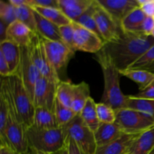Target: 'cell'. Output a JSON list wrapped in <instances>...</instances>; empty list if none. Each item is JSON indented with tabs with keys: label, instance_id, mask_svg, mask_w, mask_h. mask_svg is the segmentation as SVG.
Masks as SVG:
<instances>
[{
	"label": "cell",
	"instance_id": "cell-22",
	"mask_svg": "<svg viewBox=\"0 0 154 154\" xmlns=\"http://www.w3.org/2000/svg\"><path fill=\"white\" fill-rule=\"evenodd\" d=\"M32 126L39 129L60 127L54 111L44 108H35Z\"/></svg>",
	"mask_w": 154,
	"mask_h": 154
},
{
	"label": "cell",
	"instance_id": "cell-42",
	"mask_svg": "<svg viewBox=\"0 0 154 154\" xmlns=\"http://www.w3.org/2000/svg\"><path fill=\"white\" fill-rule=\"evenodd\" d=\"M67 146L69 154H84L81 149L77 146L75 141L69 138H68L67 139Z\"/></svg>",
	"mask_w": 154,
	"mask_h": 154
},
{
	"label": "cell",
	"instance_id": "cell-16",
	"mask_svg": "<svg viewBox=\"0 0 154 154\" xmlns=\"http://www.w3.org/2000/svg\"><path fill=\"white\" fill-rule=\"evenodd\" d=\"M36 33L20 21L12 23L7 28L6 40L14 42L20 47H28Z\"/></svg>",
	"mask_w": 154,
	"mask_h": 154
},
{
	"label": "cell",
	"instance_id": "cell-14",
	"mask_svg": "<svg viewBox=\"0 0 154 154\" xmlns=\"http://www.w3.org/2000/svg\"><path fill=\"white\" fill-rule=\"evenodd\" d=\"M96 2L120 25L129 12L140 6L138 0H96Z\"/></svg>",
	"mask_w": 154,
	"mask_h": 154
},
{
	"label": "cell",
	"instance_id": "cell-37",
	"mask_svg": "<svg viewBox=\"0 0 154 154\" xmlns=\"http://www.w3.org/2000/svg\"><path fill=\"white\" fill-rule=\"evenodd\" d=\"M9 117V107L7 100L0 93V135L4 132Z\"/></svg>",
	"mask_w": 154,
	"mask_h": 154
},
{
	"label": "cell",
	"instance_id": "cell-39",
	"mask_svg": "<svg viewBox=\"0 0 154 154\" xmlns=\"http://www.w3.org/2000/svg\"><path fill=\"white\" fill-rule=\"evenodd\" d=\"M154 29V17L147 15L141 26V32L147 36H152Z\"/></svg>",
	"mask_w": 154,
	"mask_h": 154
},
{
	"label": "cell",
	"instance_id": "cell-7",
	"mask_svg": "<svg viewBox=\"0 0 154 154\" xmlns=\"http://www.w3.org/2000/svg\"><path fill=\"white\" fill-rule=\"evenodd\" d=\"M63 128L67 138L73 140L83 153L96 154L97 144L94 132L87 126L79 114Z\"/></svg>",
	"mask_w": 154,
	"mask_h": 154
},
{
	"label": "cell",
	"instance_id": "cell-2",
	"mask_svg": "<svg viewBox=\"0 0 154 154\" xmlns=\"http://www.w3.org/2000/svg\"><path fill=\"white\" fill-rule=\"evenodd\" d=\"M0 93L5 96L17 119L26 129L33 125L35 107L18 75L2 78Z\"/></svg>",
	"mask_w": 154,
	"mask_h": 154
},
{
	"label": "cell",
	"instance_id": "cell-32",
	"mask_svg": "<svg viewBox=\"0 0 154 154\" xmlns=\"http://www.w3.org/2000/svg\"><path fill=\"white\" fill-rule=\"evenodd\" d=\"M54 112L60 127H63L66 125H67L77 115H78L72 108L63 105L57 99L56 100Z\"/></svg>",
	"mask_w": 154,
	"mask_h": 154
},
{
	"label": "cell",
	"instance_id": "cell-23",
	"mask_svg": "<svg viewBox=\"0 0 154 154\" xmlns=\"http://www.w3.org/2000/svg\"><path fill=\"white\" fill-rule=\"evenodd\" d=\"M120 73L138 84L140 91L145 90L154 81V74L142 69H128L120 71Z\"/></svg>",
	"mask_w": 154,
	"mask_h": 154
},
{
	"label": "cell",
	"instance_id": "cell-10",
	"mask_svg": "<svg viewBox=\"0 0 154 154\" xmlns=\"http://www.w3.org/2000/svg\"><path fill=\"white\" fill-rule=\"evenodd\" d=\"M74 26V42L76 51L97 54L102 49L105 42L98 35L76 22Z\"/></svg>",
	"mask_w": 154,
	"mask_h": 154
},
{
	"label": "cell",
	"instance_id": "cell-31",
	"mask_svg": "<svg viewBox=\"0 0 154 154\" xmlns=\"http://www.w3.org/2000/svg\"><path fill=\"white\" fill-rule=\"evenodd\" d=\"M17 20L20 21L28 26L35 33L36 32V22L33 8L29 5H24L19 8H16Z\"/></svg>",
	"mask_w": 154,
	"mask_h": 154
},
{
	"label": "cell",
	"instance_id": "cell-21",
	"mask_svg": "<svg viewBox=\"0 0 154 154\" xmlns=\"http://www.w3.org/2000/svg\"><path fill=\"white\" fill-rule=\"evenodd\" d=\"M147 17L141 6L129 12L120 23V28L125 32H141V26Z\"/></svg>",
	"mask_w": 154,
	"mask_h": 154
},
{
	"label": "cell",
	"instance_id": "cell-44",
	"mask_svg": "<svg viewBox=\"0 0 154 154\" xmlns=\"http://www.w3.org/2000/svg\"><path fill=\"white\" fill-rule=\"evenodd\" d=\"M8 1L15 8H19L24 5H28V0H8Z\"/></svg>",
	"mask_w": 154,
	"mask_h": 154
},
{
	"label": "cell",
	"instance_id": "cell-6",
	"mask_svg": "<svg viewBox=\"0 0 154 154\" xmlns=\"http://www.w3.org/2000/svg\"><path fill=\"white\" fill-rule=\"evenodd\" d=\"M116 111V121L124 134L141 135L154 126V120L137 110L123 108Z\"/></svg>",
	"mask_w": 154,
	"mask_h": 154
},
{
	"label": "cell",
	"instance_id": "cell-13",
	"mask_svg": "<svg viewBox=\"0 0 154 154\" xmlns=\"http://www.w3.org/2000/svg\"><path fill=\"white\" fill-rule=\"evenodd\" d=\"M94 17L98 30L105 43L114 40L120 35L122 32L120 24L98 3Z\"/></svg>",
	"mask_w": 154,
	"mask_h": 154
},
{
	"label": "cell",
	"instance_id": "cell-8",
	"mask_svg": "<svg viewBox=\"0 0 154 154\" xmlns=\"http://www.w3.org/2000/svg\"><path fill=\"white\" fill-rule=\"evenodd\" d=\"M42 38V37H41ZM45 52L52 69L60 81L66 74L67 66L75 52L63 42H54L42 38Z\"/></svg>",
	"mask_w": 154,
	"mask_h": 154
},
{
	"label": "cell",
	"instance_id": "cell-33",
	"mask_svg": "<svg viewBox=\"0 0 154 154\" xmlns=\"http://www.w3.org/2000/svg\"><path fill=\"white\" fill-rule=\"evenodd\" d=\"M129 69H142L154 74V45L147 50Z\"/></svg>",
	"mask_w": 154,
	"mask_h": 154
},
{
	"label": "cell",
	"instance_id": "cell-35",
	"mask_svg": "<svg viewBox=\"0 0 154 154\" xmlns=\"http://www.w3.org/2000/svg\"><path fill=\"white\" fill-rule=\"evenodd\" d=\"M96 112L101 123H114L116 121V111L105 103L96 104Z\"/></svg>",
	"mask_w": 154,
	"mask_h": 154
},
{
	"label": "cell",
	"instance_id": "cell-4",
	"mask_svg": "<svg viewBox=\"0 0 154 154\" xmlns=\"http://www.w3.org/2000/svg\"><path fill=\"white\" fill-rule=\"evenodd\" d=\"M29 147L46 154H55L67 144V135L63 127L39 129L32 126L26 129Z\"/></svg>",
	"mask_w": 154,
	"mask_h": 154
},
{
	"label": "cell",
	"instance_id": "cell-49",
	"mask_svg": "<svg viewBox=\"0 0 154 154\" xmlns=\"http://www.w3.org/2000/svg\"><path fill=\"white\" fill-rule=\"evenodd\" d=\"M129 154H131V152H130V153H129Z\"/></svg>",
	"mask_w": 154,
	"mask_h": 154
},
{
	"label": "cell",
	"instance_id": "cell-43",
	"mask_svg": "<svg viewBox=\"0 0 154 154\" xmlns=\"http://www.w3.org/2000/svg\"><path fill=\"white\" fill-rule=\"evenodd\" d=\"M7 26L4 23L0 21V43L6 40V38H7Z\"/></svg>",
	"mask_w": 154,
	"mask_h": 154
},
{
	"label": "cell",
	"instance_id": "cell-17",
	"mask_svg": "<svg viewBox=\"0 0 154 154\" xmlns=\"http://www.w3.org/2000/svg\"><path fill=\"white\" fill-rule=\"evenodd\" d=\"M0 54H2L8 65L11 75H18L21 62L20 47L14 42L5 40L0 43Z\"/></svg>",
	"mask_w": 154,
	"mask_h": 154
},
{
	"label": "cell",
	"instance_id": "cell-47",
	"mask_svg": "<svg viewBox=\"0 0 154 154\" xmlns=\"http://www.w3.org/2000/svg\"><path fill=\"white\" fill-rule=\"evenodd\" d=\"M55 154H69V149H68L67 144H66V146L64 147V148L62 149L60 151H59L58 153H57Z\"/></svg>",
	"mask_w": 154,
	"mask_h": 154
},
{
	"label": "cell",
	"instance_id": "cell-1",
	"mask_svg": "<svg viewBox=\"0 0 154 154\" xmlns=\"http://www.w3.org/2000/svg\"><path fill=\"white\" fill-rule=\"evenodd\" d=\"M153 45V36L122 31L117 38L105 43L101 51L120 72L129 69Z\"/></svg>",
	"mask_w": 154,
	"mask_h": 154
},
{
	"label": "cell",
	"instance_id": "cell-5",
	"mask_svg": "<svg viewBox=\"0 0 154 154\" xmlns=\"http://www.w3.org/2000/svg\"><path fill=\"white\" fill-rule=\"evenodd\" d=\"M8 107V120L4 132L0 135V144L8 146L17 154H26L29 150L27 129L18 120L16 113L9 104Z\"/></svg>",
	"mask_w": 154,
	"mask_h": 154
},
{
	"label": "cell",
	"instance_id": "cell-15",
	"mask_svg": "<svg viewBox=\"0 0 154 154\" xmlns=\"http://www.w3.org/2000/svg\"><path fill=\"white\" fill-rule=\"evenodd\" d=\"M139 135L124 134L106 145L98 147L96 154H129Z\"/></svg>",
	"mask_w": 154,
	"mask_h": 154
},
{
	"label": "cell",
	"instance_id": "cell-26",
	"mask_svg": "<svg viewBox=\"0 0 154 154\" xmlns=\"http://www.w3.org/2000/svg\"><path fill=\"white\" fill-rule=\"evenodd\" d=\"M79 115L87 126L93 132H96L100 124V122L96 112V103L92 97L89 98Z\"/></svg>",
	"mask_w": 154,
	"mask_h": 154
},
{
	"label": "cell",
	"instance_id": "cell-45",
	"mask_svg": "<svg viewBox=\"0 0 154 154\" xmlns=\"http://www.w3.org/2000/svg\"><path fill=\"white\" fill-rule=\"evenodd\" d=\"M0 154H17L11 150L10 147L4 144H0Z\"/></svg>",
	"mask_w": 154,
	"mask_h": 154
},
{
	"label": "cell",
	"instance_id": "cell-28",
	"mask_svg": "<svg viewBox=\"0 0 154 154\" xmlns=\"http://www.w3.org/2000/svg\"><path fill=\"white\" fill-rule=\"evenodd\" d=\"M127 108H132L144 113L154 120V100L141 99L133 96H127Z\"/></svg>",
	"mask_w": 154,
	"mask_h": 154
},
{
	"label": "cell",
	"instance_id": "cell-24",
	"mask_svg": "<svg viewBox=\"0 0 154 154\" xmlns=\"http://www.w3.org/2000/svg\"><path fill=\"white\" fill-rule=\"evenodd\" d=\"M154 150V126L139 135L131 154H150Z\"/></svg>",
	"mask_w": 154,
	"mask_h": 154
},
{
	"label": "cell",
	"instance_id": "cell-25",
	"mask_svg": "<svg viewBox=\"0 0 154 154\" xmlns=\"http://www.w3.org/2000/svg\"><path fill=\"white\" fill-rule=\"evenodd\" d=\"M90 97L91 96H90V90L88 84L83 81L79 84H75V92H74L73 101L71 108L76 114H80Z\"/></svg>",
	"mask_w": 154,
	"mask_h": 154
},
{
	"label": "cell",
	"instance_id": "cell-46",
	"mask_svg": "<svg viewBox=\"0 0 154 154\" xmlns=\"http://www.w3.org/2000/svg\"><path fill=\"white\" fill-rule=\"evenodd\" d=\"M26 154H46V153H42V152L37 151V150H33V149L29 147L28 151H27V153Z\"/></svg>",
	"mask_w": 154,
	"mask_h": 154
},
{
	"label": "cell",
	"instance_id": "cell-40",
	"mask_svg": "<svg viewBox=\"0 0 154 154\" xmlns=\"http://www.w3.org/2000/svg\"><path fill=\"white\" fill-rule=\"evenodd\" d=\"M135 96L141 99H153L154 100V81L145 90L140 91L138 94L135 95Z\"/></svg>",
	"mask_w": 154,
	"mask_h": 154
},
{
	"label": "cell",
	"instance_id": "cell-20",
	"mask_svg": "<svg viewBox=\"0 0 154 154\" xmlns=\"http://www.w3.org/2000/svg\"><path fill=\"white\" fill-rule=\"evenodd\" d=\"M94 134L97 147L106 145L124 135L123 131L120 129V128L116 123H100L99 127L94 132Z\"/></svg>",
	"mask_w": 154,
	"mask_h": 154
},
{
	"label": "cell",
	"instance_id": "cell-3",
	"mask_svg": "<svg viewBox=\"0 0 154 154\" xmlns=\"http://www.w3.org/2000/svg\"><path fill=\"white\" fill-rule=\"evenodd\" d=\"M95 56L104 78V92L101 102L109 105L115 111L126 108L127 96H125L120 89V71L102 51Z\"/></svg>",
	"mask_w": 154,
	"mask_h": 154
},
{
	"label": "cell",
	"instance_id": "cell-11",
	"mask_svg": "<svg viewBox=\"0 0 154 154\" xmlns=\"http://www.w3.org/2000/svg\"><path fill=\"white\" fill-rule=\"evenodd\" d=\"M57 84L41 77L36 83L33 94V103L35 108H44L54 111L57 100Z\"/></svg>",
	"mask_w": 154,
	"mask_h": 154
},
{
	"label": "cell",
	"instance_id": "cell-18",
	"mask_svg": "<svg viewBox=\"0 0 154 154\" xmlns=\"http://www.w3.org/2000/svg\"><path fill=\"white\" fill-rule=\"evenodd\" d=\"M94 0H58L59 8L72 21H76L89 8Z\"/></svg>",
	"mask_w": 154,
	"mask_h": 154
},
{
	"label": "cell",
	"instance_id": "cell-12",
	"mask_svg": "<svg viewBox=\"0 0 154 154\" xmlns=\"http://www.w3.org/2000/svg\"><path fill=\"white\" fill-rule=\"evenodd\" d=\"M20 48L21 62L18 75L20 77L24 87L26 89L33 102L35 86L42 75L32 60L28 47H20Z\"/></svg>",
	"mask_w": 154,
	"mask_h": 154
},
{
	"label": "cell",
	"instance_id": "cell-27",
	"mask_svg": "<svg viewBox=\"0 0 154 154\" xmlns=\"http://www.w3.org/2000/svg\"><path fill=\"white\" fill-rule=\"evenodd\" d=\"M32 8H34L37 12H38L42 16H43L44 17H45L58 26L69 25L72 23V21L60 8L41 7Z\"/></svg>",
	"mask_w": 154,
	"mask_h": 154
},
{
	"label": "cell",
	"instance_id": "cell-9",
	"mask_svg": "<svg viewBox=\"0 0 154 154\" xmlns=\"http://www.w3.org/2000/svg\"><path fill=\"white\" fill-rule=\"evenodd\" d=\"M28 48L32 60L39 71L41 75L49 81L58 84L60 81L51 67L41 36L36 34Z\"/></svg>",
	"mask_w": 154,
	"mask_h": 154
},
{
	"label": "cell",
	"instance_id": "cell-30",
	"mask_svg": "<svg viewBox=\"0 0 154 154\" xmlns=\"http://www.w3.org/2000/svg\"><path fill=\"white\" fill-rule=\"evenodd\" d=\"M96 8H97V2H96V0H94V2L91 5V6L76 21H75V22L78 23V24L81 25L82 26L85 27L87 29L95 32L102 38V37L100 35V33H99V30H98L96 20H95L94 15L96 10Z\"/></svg>",
	"mask_w": 154,
	"mask_h": 154
},
{
	"label": "cell",
	"instance_id": "cell-34",
	"mask_svg": "<svg viewBox=\"0 0 154 154\" xmlns=\"http://www.w3.org/2000/svg\"><path fill=\"white\" fill-rule=\"evenodd\" d=\"M17 20L16 8L12 5L10 2L0 1V21L4 23L7 26Z\"/></svg>",
	"mask_w": 154,
	"mask_h": 154
},
{
	"label": "cell",
	"instance_id": "cell-36",
	"mask_svg": "<svg viewBox=\"0 0 154 154\" xmlns=\"http://www.w3.org/2000/svg\"><path fill=\"white\" fill-rule=\"evenodd\" d=\"M60 32L61 35L62 42L67 47H69L72 51L76 52L74 42V26L73 24L70 23L69 25L60 26Z\"/></svg>",
	"mask_w": 154,
	"mask_h": 154
},
{
	"label": "cell",
	"instance_id": "cell-19",
	"mask_svg": "<svg viewBox=\"0 0 154 154\" xmlns=\"http://www.w3.org/2000/svg\"><path fill=\"white\" fill-rule=\"evenodd\" d=\"M34 15L36 22V32L43 38L54 42H62L60 26L48 20L36 11L34 8Z\"/></svg>",
	"mask_w": 154,
	"mask_h": 154
},
{
	"label": "cell",
	"instance_id": "cell-38",
	"mask_svg": "<svg viewBox=\"0 0 154 154\" xmlns=\"http://www.w3.org/2000/svg\"><path fill=\"white\" fill-rule=\"evenodd\" d=\"M28 5L33 8L41 7L59 8L58 0H28Z\"/></svg>",
	"mask_w": 154,
	"mask_h": 154
},
{
	"label": "cell",
	"instance_id": "cell-48",
	"mask_svg": "<svg viewBox=\"0 0 154 154\" xmlns=\"http://www.w3.org/2000/svg\"><path fill=\"white\" fill-rule=\"evenodd\" d=\"M152 36H153V37L154 38V29H153V33H152Z\"/></svg>",
	"mask_w": 154,
	"mask_h": 154
},
{
	"label": "cell",
	"instance_id": "cell-41",
	"mask_svg": "<svg viewBox=\"0 0 154 154\" xmlns=\"http://www.w3.org/2000/svg\"><path fill=\"white\" fill-rule=\"evenodd\" d=\"M0 74L2 78H7L11 75L8 65L2 54H0Z\"/></svg>",
	"mask_w": 154,
	"mask_h": 154
},
{
	"label": "cell",
	"instance_id": "cell-29",
	"mask_svg": "<svg viewBox=\"0 0 154 154\" xmlns=\"http://www.w3.org/2000/svg\"><path fill=\"white\" fill-rule=\"evenodd\" d=\"M75 92V84L69 81H62L57 84V99L68 108L72 107Z\"/></svg>",
	"mask_w": 154,
	"mask_h": 154
}]
</instances>
